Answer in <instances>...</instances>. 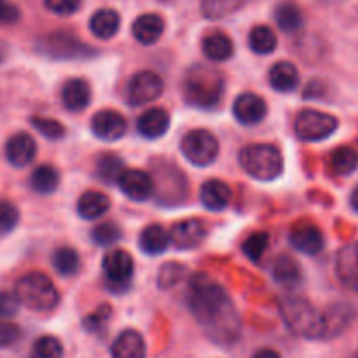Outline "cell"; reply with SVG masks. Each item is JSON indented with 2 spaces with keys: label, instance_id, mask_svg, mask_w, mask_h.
Listing matches in <instances>:
<instances>
[{
  "label": "cell",
  "instance_id": "1",
  "mask_svg": "<svg viewBox=\"0 0 358 358\" xmlns=\"http://www.w3.org/2000/svg\"><path fill=\"white\" fill-rule=\"evenodd\" d=\"M187 306L206 338L219 346H233L241 338V318L229 294L205 273L189 280Z\"/></svg>",
  "mask_w": 358,
  "mask_h": 358
},
{
  "label": "cell",
  "instance_id": "2",
  "mask_svg": "<svg viewBox=\"0 0 358 358\" xmlns=\"http://www.w3.org/2000/svg\"><path fill=\"white\" fill-rule=\"evenodd\" d=\"M280 315L287 329L299 338L317 341L325 339V318L306 297L289 294L280 299Z\"/></svg>",
  "mask_w": 358,
  "mask_h": 358
},
{
  "label": "cell",
  "instance_id": "3",
  "mask_svg": "<svg viewBox=\"0 0 358 358\" xmlns=\"http://www.w3.org/2000/svg\"><path fill=\"white\" fill-rule=\"evenodd\" d=\"M224 76L213 66L194 65L184 79V98L191 107L210 110L220 103L224 94Z\"/></svg>",
  "mask_w": 358,
  "mask_h": 358
},
{
  "label": "cell",
  "instance_id": "4",
  "mask_svg": "<svg viewBox=\"0 0 358 358\" xmlns=\"http://www.w3.org/2000/svg\"><path fill=\"white\" fill-rule=\"evenodd\" d=\"M240 164L252 178L275 180L283 171V156L271 143H252L240 152Z\"/></svg>",
  "mask_w": 358,
  "mask_h": 358
},
{
  "label": "cell",
  "instance_id": "5",
  "mask_svg": "<svg viewBox=\"0 0 358 358\" xmlns=\"http://www.w3.org/2000/svg\"><path fill=\"white\" fill-rule=\"evenodd\" d=\"M16 297L21 304L34 311H51L58 306L59 294L55 283L42 273H28L16 283Z\"/></svg>",
  "mask_w": 358,
  "mask_h": 358
},
{
  "label": "cell",
  "instance_id": "6",
  "mask_svg": "<svg viewBox=\"0 0 358 358\" xmlns=\"http://www.w3.org/2000/svg\"><path fill=\"white\" fill-rule=\"evenodd\" d=\"M154 192L161 205H177L187 196V184L180 170L171 163L154 164Z\"/></svg>",
  "mask_w": 358,
  "mask_h": 358
},
{
  "label": "cell",
  "instance_id": "7",
  "mask_svg": "<svg viewBox=\"0 0 358 358\" xmlns=\"http://www.w3.org/2000/svg\"><path fill=\"white\" fill-rule=\"evenodd\" d=\"M38 51L51 59H87L96 52L93 48L66 31H55L42 37V41L38 42Z\"/></svg>",
  "mask_w": 358,
  "mask_h": 358
},
{
  "label": "cell",
  "instance_id": "8",
  "mask_svg": "<svg viewBox=\"0 0 358 358\" xmlns=\"http://www.w3.org/2000/svg\"><path fill=\"white\" fill-rule=\"evenodd\" d=\"M338 126L339 122L334 115L308 108L297 115L294 129H296L297 138L303 142H322L336 133Z\"/></svg>",
  "mask_w": 358,
  "mask_h": 358
},
{
  "label": "cell",
  "instance_id": "9",
  "mask_svg": "<svg viewBox=\"0 0 358 358\" xmlns=\"http://www.w3.org/2000/svg\"><path fill=\"white\" fill-rule=\"evenodd\" d=\"M182 154L194 166H208L219 156V142L206 129H192L180 143Z\"/></svg>",
  "mask_w": 358,
  "mask_h": 358
},
{
  "label": "cell",
  "instance_id": "10",
  "mask_svg": "<svg viewBox=\"0 0 358 358\" xmlns=\"http://www.w3.org/2000/svg\"><path fill=\"white\" fill-rule=\"evenodd\" d=\"M103 273L110 282V289L124 292L133 276V257L126 250L115 248L103 257Z\"/></svg>",
  "mask_w": 358,
  "mask_h": 358
},
{
  "label": "cell",
  "instance_id": "11",
  "mask_svg": "<svg viewBox=\"0 0 358 358\" xmlns=\"http://www.w3.org/2000/svg\"><path fill=\"white\" fill-rule=\"evenodd\" d=\"M164 83L156 72L150 70H142L136 76H133L131 83L128 86V98L129 103L138 107V105L150 103L152 100L159 98L163 93Z\"/></svg>",
  "mask_w": 358,
  "mask_h": 358
},
{
  "label": "cell",
  "instance_id": "12",
  "mask_svg": "<svg viewBox=\"0 0 358 358\" xmlns=\"http://www.w3.org/2000/svg\"><path fill=\"white\" fill-rule=\"evenodd\" d=\"M117 184L133 201H145L154 194V178L143 170H122Z\"/></svg>",
  "mask_w": 358,
  "mask_h": 358
},
{
  "label": "cell",
  "instance_id": "13",
  "mask_svg": "<svg viewBox=\"0 0 358 358\" xmlns=\"http://www.w3.org/2000/svg\"><path fill=\"white\" fill-rule=\"evenodd\" d=\"M206 238V226L199 219H185L175 224L170 231V243L178 250L196 248Z\"/></svg>",
  "mask_w": 358,
  "mask_h": 358
},
{
  "label": "cell",
  "instance_id": "14",
  "mask_svg": "<svg viewBox=\"0 0 358 358\" xmlns=\"http://www.w3.org/2000/svg\"><path fill=\"white\" fill-rule=\"evenodd\" d=\"M233 114L238 122L243 126H255L266 117L268 114V105L259 94L255 93H241L234 100Z\"/></svg>",
  "mask_w": 358,
  "mask_h": 358
},
{
  "label": "cell",
  "instance_id": "15",
  "mask_svg": "<svg viewBox=\"0 0 358 358\" xmlns=\"http://www.w3.org/2000/svg\"><path fill=\"white\" fill-rule=\"evenodd\" d=\"M91 129L94 136L103 142H115L122 138L126 133V121L119 112L115 110H100L94 114L91 121Z\"/></svg>",
  "mask_w": 358,
  "mask_h": 358
},
{
  "label": "cell",
  "instance_id": "16",
  "mask_svg": "<svg viewBox=\"0 0 358 358\" xmlns=\"http://www.w3.org/2000/svg\"><path fill=\"white\" fill-rule=\"evenodd\" d=\"M290 243L296 250L303 254L315 255L324 250V234L315 224L311 222H299L290 231Z\"/></svg>",
  "mask_w": 358,
  "mask_h": 358
},
{
  "label": "cell",
  "instance_id": "17",
  "mask_svg": "<svg viewBox=\"0 0 358 358\" xmlns=\"http://www.w3.org/2000/svg\"><path fill=\"white\" fill-rule=\"evenodd\" d=\"M336 273L345 287L358 292V243H350L336 257Z\"/></svg>",
  "mask_w": 358,
  "mask_h": 358
},
{
  "label": "cell",
  "instance_id": "18",
  "mask_svg": "<svg viewBox=\"0 0 358 358\" xmlns=\"http://www.w3.org/2000/svg\"><path fill=\"white\" fill-rule=\"evenodd\" d=\"M37 143L28 133H16L6 143V157L13 166L23 168L34 161Z\"/></svg>",
  "mask_w": 358,
  "mask_h": 358
},
{
  "label": "cell",
  "instance_id": "19",
  "mask_svg": "<svg viewBox=\"0 0 358 358\" xmlns=\"http://www.w3.org/2000/svg\"><path fill=\"white\" fill-rule=\"evenodd\" d=\"M170 128V114L164 108L154 107L143 112L136 122V129L143 138L156 140L163 136Z\"/></svg>",
  "mask_w": 358,
  "mask_h": 358
},
{
  "label": "cell",
  "instance_id": "20",
  "mask_svg": "<svg viewBox=\"0 0 358 358\" xmlns=\"http://www.w3.org/2000/svg\"><path fill=\"white\" fill-rule=\"evenodd\" d=\"M112 358H145L147 346L142 334L133 329L122 331L110 348Z\"/></svg>",
  "mask_w": 358,
  "mask_h": 358
},
{
  "label": "cell",
  "instance_id": "21",
  "mask_svg": "<svg viewBox=\"0 0 358 358\" xmlns=\"http://www.w3.org/2000/svg\"><path fill=\"white\" fill-rule=\"evenodd\" d=\"M233 198V191L227 184L220 180H208L201 185V192H199V199L201 205L210 212H220V210L227 208Z\"/></svg>",
  "mask_w": 358,
  "mask_h": 358
},
{
  "label": "cell",
  "instance_id": "22",
  "mask_svg": "<svg viewBox=\"0 0 358 358\" xmlns=\"http://www.w3.org/2000/svg\"><path fill=\"white\" fill-rule=\"evenodd\" d=\"M62 101L66 110L80 112L90 105L91 87L84 79L66 80L62 90Z\"/></svg>",
  "mask_w": 358,
  "mask_h": 358
},
{
  "label": "cell",
  "instance_id": "23",
  "mask_svg": "<svg viewBox=\"0 0 358 358\" xmlns=\"http://www.w3.org/2000/svg\"><path fill=\"white\" fill-rule=\"evenodd\" d=\"M164 31V21L159 14H142L133 23V37L143 45L156 44Z\"/></svg>",
  "mask_w": 358,
  "mask_h": 358
},
{
  "label": "cell",
  "instance_id": "24",
  "mask_svg": "<svg viewBox=\"0 0 358 358\" xmlns=\"http://www.w3.org/2000/svg\"><path fill=\"white\" fill-rule=\"evenodd\" d=\"M201 48L206 58H208L210 62L217 63L226 62V59H229L234 52L233 41H231L226 34H222V31H212V34L206 35V37L203 38Z\"/></svg>",
  "mask_w": 358,
  "mask_h": 358
},
{
  "label": "cell",
  "instance_id": "25",
  "mask_svg": "<svg viewBox=\"0 0 358 358\" xmlns=\"http://www.w3.org/2000/svg\"><path fill=\"white\" fill-rule=\"evenodd\" d=\"M121 27V17L114 9H100L91 16L90 28L94 37L108 41L114 37Z\"/></svg>",
  "mask_w": 358,
  "mask_h": 358
},
{
  "label": "cell",
  "instance_id": "26",
  "mask_svg": "<svg viewBox=\"0 0 358 358\" xmlns=\"http://www.w3.org/2000/svg\"><path fill=\"white\" fill-rule=\"evenodd\" d=\"M269 83L280 93H290L299 84V72L290 62H278L269 70Z\"/></svg>",
  "mask_w": 358,
  "mask_h": 358
},
{
  "label": "cell",
  "instance_id": "27",
  "mask_svg": "<svg viewBox=\"0 0 358 358\" xmlns=\"http://www.w3.org/2000/svg\"><path fill=\"white\" fill-rule=\"evenodd\" d=\"M110 208V199L98 191H87L77 203V212L84 220H96Z\"/></svg>",
  "mask_w": 358,
  "mask_h": 358
},
{
  "label": "cell",
  "instance_id": "28",
  "mask_svg": "<svg viewBox=\"0 0 358 358\" xmlns=\"http://www.w3.org/2000/svg\"><path fill=\"white\" fill-rule=\"evenodd\" d=\"M140 250L147 255H159L166 252L168 245H170V233L164 231L163 226L159 224H152V226L145 227L140 234Z\"/></svg>",
  "mask_w": 358,
  "mask_h": 358
},
{
  "label": "cell",
  "instance_id": "29",
  "mask_svg": "<svg viewBox=\"0 0 358 358\" xmlns=\"http://www.w3.org/2000/svg\"><path fill=\"white\" fill-rule=\"evenodd\" d=\"M325 318V339L336 338L348 329L353 320V310L346 304H334L324 313Z\"/></svg>",
  "mask_w": 358,
  "mask_h": 358
},
{
  "label": "cell",
  "instance_id": "30",
  "mask_svg": "<svg viewBox=\"0 0 358 358\" xmlns=\"http://www.w3.org/2000/svg\"><path fill=\"white\" fill-rule=\"evenodd\" d=\"M273 278L282 287L294 289V287L303 282V273H301L299 264L292 257L280 255V257H276L275 264H273Z\"/></svg>",
  "mask_w": 358,
  "mask_h": 358
},
{
  "label": "cell",
  "instance_id": "31",
  "mask_svg": "<svg viewBox=\"0 0 358 358\" xmlns=\"http://www.w3.org/2000/svg\"><path fill=\"white\" fill-rule=\"evenodd\" d=\"M275 20L276 24L283 31H287V34H294V31L301 30L304 24L303 13H301V9L294 2L280 3L275 9Z\"/></svg>",
  "mask_w": 358,
  "mask_h": 358
},
{
  "label": "cell",
  "instance_id": "32",
  "mask_svg": "<svg viewBox=\"0 0 358 358\" xmlns=\"http://www.w3.org/2000/svg\"><path fill=\"white\" fill-rule=\"evenodd\" d=\"M30 185L38 194H51L59 185V173L56 168L49 164H42L34 170L30 177Z\"/></svg>",
  "mask_w": 358,
  "mask_h": 358
},
{
  "label": "cell",
  "instance_id": "33",
  "mask_svg": "<svg viewBox=\"0 0 358 358\" xmlns=\"http://www.w3.org/2000/svg\"><path fill=\"white\" fill-rule=\"evenodd\" d=\"M248 45L255 55H271L278 45L275 31L266 24H257L250 30L248 35Z\"/></svg>",
  "mask_w": 358,
  "mask_h": 358
},
{
  "label": "cell",
  "instance_id": "34",
  "mask_svg": "<svg viewBox=\"0 0 358 358\" xmlns=\"http://www.w3.org/2000/svg\"><path fill=\"white\" fill-rule=\"evenodd\" d=\"M331 168L336 175H352L358 168V152L353 147H338L331 154Z\"/></svg>",
  "mask_w": 358,
  "mask_h": 358
},
{
  "label": "cell",
  "instance_id": "35",
  "mask_svg": "<svg viewBox=\"0 0 358 358\" xmlns=\"http://www.w3.org/2000/svg\"><path fill=\"white\" fill-rule=\"evenodd\" d=\"M243 3L245 0H203L201 13L208 20H222L236 13Z\"/></svg>",
  "mask_w": 358,
  "mask_h": 358
},
{
  "label": "cell",
  "instance_id": "36",
  "mask_svg": "<svg viewBox=\"0 0 358 358\" xmlns=\"http://www.w3.org/2000/svg\"><path fill=\"white\" fill-rule=\"evenodd\" d=\"M124 170V163L119 156L115 154H101L96 161V173L98 177L101 178L107 184H112V182H117L119 175Z\"/></svg>",
  "mask_w": 358,
  "mask_h": 358
},
{
  "label": "cell",
  "instance_id": "37",
  "mask_svg": "<svg viewBox=\"0 0 358 358\" xmlns=\"http://www.w3.org/2000/svg\"><path fill=\"white\" fill-rule=\"evenodd\" d=\"M52 266H55L56 271L63 276H73L79 271V255L73 248L70 247H62L55 252L52 255Z\"/></svg>",
  "mask_w": 358,
  "mask_h": 358
},
{
  "label": "cell",
  "instance_id": "38",
  "mask_svg": "<svg viewBox=\"0 0 358 358\" xmlns=\"http://www.w3.org/2000/svg\"><path fill=\"white\" fill-rule=\"evenodd\" d=\"M187 275V268L180 262H166L164 266H161L159 273H157V287L161 290H168L173 289L177 283H180L182 280L185 278Z\"/></svg>",
  "mask_w": 358,
  "mask_h": 358
},
{
  "label": "cell",
  "instance_id": "39",
  "mask_svg": "<svg viewBox=\"0 0 358 358\" xmlns=\"http://www.w3.org/2000/svg\"><path fill=\"white\" fill-rule=\"evenodd\" d=\"M30 358H63V346L52 336H42L34 343Z\"/></svg>",
  "mask_w": 358,
  "mask_h": 358
},
{
  "label": "cell",
  "instance_id": "40",
  "mask_svg": "<svg viewBox=\"0 0 358 358\" xmlns=\"http://www.w3.org/2000/svg\"><path fill=\"white\" fill-rule=\"evenodd\" d=\"M269 247L268 233H254L243 241V254L250 259L252 262H259L264 257L266 250Z\"/></svg>",
  "mask_w": 358,
  "mask_h": 358
},
{
  "label": "cell",
  "instance_id": "41",
  "mask_svg": "<svg viewBox=\"0 0 358 358\" xmlns=\"http://www.w3.org/2000/svg\"><path fill=\"white\" fill-rule=\"evenodd\" d=\"M110 315L112 310L107 304H103V306H100L96 311H93V313H90L84 318L83 327L86 329L87 332H91V334H100V332H103L105 327H107L108 320H110Z\"/></svg>",
  "mask_w": 358,
  "mask_h": 358
},
{
  "label": "cell",
  "instance_id": "42",
  "mask_svg": "<svg viewBox=\"0 0 358 358\" xmlns=\"http://www.w3.org/2000/svg\"><path fill=\"white\" fill-rule=\"evenodd\" d=\"M31 126L48 140H59L65 135V126L59 121H56V119L31 117Z\"/></svg>",
  "mask_w": 358,
  "mask_h": 358
},
{
  "label": "cell",
  "instance_id": "43",
  "mask_svg": "<svg viewBox=\"0 0 358 358\" xmlns=\"http://www.w3.org/2000/svg\"><path fill=\"white\" fill-rule=\"evenodd\" d=\"M121 234L122 233L117 224L103 222L94 227L93 241L96 245H100V247H108V245H114L115 241L121 240Z\"/></svg>",
  "mask_w": 358,
  "mask_h": 358
},
{
  "label": "cell",
  "instance_id": "44",
  "mask_svg": "<svg viewBox=\"0 0 358 358\" xmlns=\"http://www.w3.org/2000/svg\"><path fill=\"white\" fill-rule=\"evenodd\" d=\"M20 220V212L9 201H0V236L9 234Z\"/></svg>",
  "mask_w": 358,
  "mask_h": 358
},
{
  "label": "cell",
  "instance_id": "45",
  "mask_svg": "<svg viewBox=\"0 0 358 358\" xmlns=\"http://www.w3.org/2000/svg\"><path fill=\"white\" fill-rule=\"evenodd\" d=\"M21 329L13 322H0V350L10 348L21 339Z\"/></svg>",
  "mask_w": 358,
  "mask_h": 358
},
{
  "label": "cell",
  "instance_id": "46",
  "mask_svg": "<svg viewBox=\"0 0 358 358\" xmlns=\"http://www.w3.org/2000/svg\"><path fill=\"white\" fill-rule=\"evenodd\" d=\"M21 303L17 301L16 294L6 292V290H0V318L6 320V318H13L14 315L20 311Z\"/></svg>",
  "mask_w": 358,
  "mask_h": 358
},
{
  "label": "cell",
  "instance_id": "47",
  "mask_svg": "<svg viewBox=\"0 0 358 358\" xmlns=\"http://www.w3.org/2000/svg\"><path fill=\"white\" fill-rule=\"evenodd\" d=\"M44 3L51 13L59 14V16H70L79 10L83 0H44Z\"/></svg>",
  "mask_w": 358,
  "mask_h": 358
},
{
  "label": "cell",
  "instance_id": "48",
  "mask_svg": "<svg viewBox=\"0 0 358 358\" xmlns=\"http://www.w3.org/2000/svg\"><path fill=\"white\" fill-rule=\"evenodd\" d=\"M20 20V9L10 0H0V23L13 24Z\"/></svg>",
  "mask_w": 358,
  "mask_h": 358
},
{
  "label": "cell",
  "instance_id": "49",
  "mask_svg": "<svg viewBox=\"0 0 358 358\" xmlns=\"http://www.w3.org/2000/svg\"><path fill=\"white\" fill-rule=\"evenodd\" d=\"M254 358H282V357H280V353L275 352V350L264 348V350H259V352L254 355Z\"/></svg>",
  "mask_w": 358,
  "mask_h": 358
},
{
  "label": "cell",
  "instance_id": "50",
  "mask_svg": "<svg viewBox=\"0 0 358 358\" xmlns=\"http://www.w3.org/2000/svg\"><path fill=\"white\" fill-rule=\"evenodd\" d=\"M350 205H352V208L355 210V212L358 213V187L353 189L352 198H350Z\"/></svg>",
  "mask_w": 358,
  "mask_h": 358
},
{
  "label": "cell",
  "instance_id": "51",
  "mask_svg": "<svg viewBox=\"0 0 358 358\" xmlns=\"http://www.w3.org/2000/svg\"><path fill=\"white\" fill-rule=\"evenodd\" d=\"M357 358H358V355H357Z\"/></svg>",
  "mask_w": 358,
  "mask_h": 358
}]
</instances>
